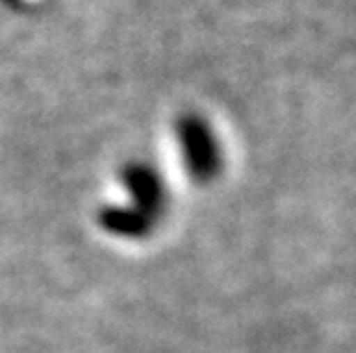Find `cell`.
<instances>
[{
	"label": "cell",
	"mask_w": 356,
	"mask_h": 353,
	"mask_svg": "<svg viewBox=\"0 0 356 353\" xmlns=\"http://www.w3.org/2000/svg\"><path fill=\"white\" fill-rule=\"evenodd\" d=\"M175 138L181 152V161L188 177L198 184H209L221 175L223 152L216 133L195 112L181 115L175 124Z\"/></svg>",
	"instance_id": "1"
},
{
	"label": "cell",
	"mask_w": 356,
	"mask_h": 353,
	"mask_svg": "<svg viewBox=\"0 0 356 353\" xmlns=\"http://www.w3.org/2000/svg\"><path fill=\"white\" fill-rule=\"evenodd\" d=\"M120 182L124 184L129 198L134 200V209L156 223L168 209V193L161 175L147 163L131 161L120 170Z\"/></svg>",
	"instance_id": "2"
},
{
	"label": "cell",
	"mask_w": 356,
	"mask_h": 353,
	"mask_svg": "<svg viewBox=\"0 0 356 353\" xmlns=\"http://www.w3.org/2000/svg\"><path fill=\"white\" fill-rule=\"evenodd\" d=\"M99 225L104 232L120 239H145L154 230V223L134 207H104Z\"/></svg>",
	"instance_id": "3"
}]
</instances>
